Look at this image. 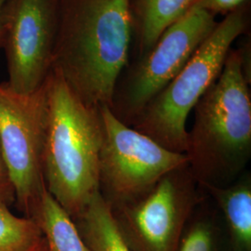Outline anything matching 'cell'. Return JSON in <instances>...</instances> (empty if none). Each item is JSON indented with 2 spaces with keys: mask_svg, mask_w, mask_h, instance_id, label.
<instances>
[{
  "mask_svg": "<svg viewBox=\"0 0 251 251\" xmlns=\"http://www.w3.org/2000/svg\"><path fill=\"white\" fill-rule=\"evenodd\" d=\"M131 24L129 0H61L52 68L86 104L112 107Z\"/></svg>",
  "mask_w": 251,
  "mask_h": 251,
  "instance_id": "6da1fadb",
  "label": "cell"
},
{
  "mask_svg": "<svg viewBox=\"0 0 251 251\" xmlns=\"http://www.w3.org/2000/svg\"><path fill=\"white\" fill-rule=\"evenodd\" d=\"M48 116L43 152L46 188L74 219L100 192L103 124L52 68L46 79Z\"/></svg>",
  "mask_w": 251,
  "mask_h": 251,
  "instance_id": "7a4b0ae2",
  "label": "cell"
},
{
  "mask_svg": "<svg viewBox=\"0 0 251 251\" xmlns=\"http://www.w3.org/2000/svg\"><path fill=\"white\" fill-rule=\"evenodd\" d=\"M242 54L230 51L224 68L194 108L185 154L200 186H226L251 156V100Z\"/></svg>",
  "mask_w": 251,
  "mask_h": 251,
  "instance_id": "3957f363",
  "label": "cell"
},
{
  "mask_svg": "<svg viewBox=\"0 0 251 251\" xmlns=\"http://www.w3.org/2000/svg\"><path fill=\"white\" fill-rule=\"evenodd\" d=\"M245 28L242 10L230 12L177 75L147 104L131 126L172 152L185 153L188 116L219 77L231 46Z\"/></svg>",
  "mask_w": 251,
  "mask_h": 251,
  "instance_id": "277c9868",
  "label": "cell"
},
{
  "mask_svg": "<svg viewBox=\"0 0 251 251\" xmlns=\"http://www.w3.org/2000/svg\"><path fill=\"white\" fill-rule=\"evenodd\" d=\"M48 116L45 83L30 94L0 83V149L15 188V206L33 218L45 193L43 152Z\"/></svg>",
  "mask_w": 251,
  "mask_h": 251,
  "instance_id": "5b68a950",
  "label": "cell"
},
{
  "mask_svg": "<svg viewBox=\"0 0 251 251\" xmlns=\"http://www.w3.org/2000/svg\"><path fill=\"white\" fill-rule=\"evenodd\" d=\"M205 201L188 165L164 176L142 196L111 207L132 251H176L191 216Z\"/></svg>",
  "mask_w": 251,
  "mask_h": 251,
  "instance_id": "8992f818",
  "label": "cell"
},
{
  "mask_svg": "<svg viewBox=\"0 0 251 251\" xmlns=\"http://www.w3.org/2000/svg\"><path fill=\"white\" fill-rule=\"evenodd\" d=\"M103 139L100 155V193L118 206L142 196L168 173L188 165L172 152L121 121L109 106L100 107Z\"/></svg>",
  "mask_w": 251,
  "mask_h": 251,
  "instance_id": "52a82bcc",
  "label": "cell"
},
{
  "mask_svg": "<svg viewBox=\"0 0 251 251\" xmlns=\"http://www.w3.org/2000/svg\"><path fill=\"white\" fill-rule=\"evenodd\" d=\"M216 25L212 13L193 6L168 27L114 97L113 113L131 126L147 104L183 68Z\"/></svg>",
  "mask_w": 251,
  "mask_h": 251,
  "instance_id": "ba28073f",
  "label": "cell"
},
{
  "mask_svg": "<svg viewBox=\"0 0 251 251\" xmlns=\"http://www.w3.org/2000/svg\"><path fill=\"white\" fill-rule=\"evenodd\" d=\"M61 0H8L3 12L4 49L15 92L38 90L53 66Z\"/></svg>",
  "mask_w": 251,
  "mask_h": 251,
  "instance_id": "9c48e42d",
  "label": "cell"
},
{
  "mask_svg": "<svg viewBox=\"0 0 251 251\" xmlns=\"http://www.w3.org/2000/svg\"><path fill=\"white\" fill-rule=\"evenodd\" d=\"M213 198L225 220L231 251H251V177L245 173L226 186H200Z\"/></svg>",
  "mask_w": 251,
  "mask_h": 251,
  "instance_id": "30bf717a",
  "label": "cell"
},
{
  "mask_svg": "<svg viewBox=\"0 0 251 251\" xmlns=\"http://www.w3.org/2000/svg\"><path fill=\"white\" fill-rule=\"evenodd\" d=\"M73 221L90 251H132L117 229L111 206L100 192Z\"/></svg>",
  "mask_w": 251,
  "mask_h": 251,
  "instance_id": "8fae6325",
  "label": "cell"
},
{
  "mask_svg": "<svg viewBox=\"0 0 251 251\" xmlns=\"http://www.w3.org/2000/svg\"><path fill=\"white\" fill-rule=\"evenodd\" d=\"M33 219L45 237L47 251H90L72 218L46 190Z\"/></svg>",
  "mask_w": 251,
  "mask_h": 251,
  "instance_id": "7c38bea8",
  "label": "cell"
},
{
  "mask_svg": "<svg viewBox=\"0 0 251 251\" xmlns=\"http://www.w3.org/2000/svg\"><path fill=\"white\" fill-rule=\"evenodd\" d=\"M198 0H141V45L145 52L163 32L181 18Z\"/></svg>",
  "mask_w": 251,
  "mask_h": 251,
  "instance_id": "4fadbf2b",
  "label": "cell"
},
{
  "mask_svg": "<svg viewBox=\"0 0 251 251\" xmlns=\"http://www.w3.org/2000/svg\"><path fill=\"white\" fill-rule=\"evenodd\" d=\"M203 203L191 216L176 251H228L215 212L203 207Z\"/></svg>",
  "mask_w": 251,
  "mask_h": 251,
  "instance_id": "5bb4252c",
  "label": "cell"
},
{
  "mask_svg": "<svg viewBox=\"0 0 251 251\" xmlns=\"http://www.w3.org/2000/svg\"><path fill=\"white\" fill-rule=\"evenodd\" d=\"M42 236L33 219L15 216L0 205V251H28Z\"/></svg>",
  "mask_w": 251,
  "mask_h": 251,
  "instance_id": "9a60e30c",
  "label": "cell"
},
{
  "mask_svg": "<svg viewBox=\"0 0 251 251\" xmlns=\"http://www.w3.org/2000/svg\"><path fill=\"white\" fill-rule=\"evenodd\" d=\"M15 199L14 184L0 149V205L9 207L15 204Z\"/></svg>",
  "mask_w": 251,
  "mask_h": 251,
  "instance_id": "2e32d148",
  "label": "cell"
},
{
  "mask_svg": "<svg viewBox=\"0 0 251 251\" xmlns=\"http://www.w3.org/2000/svg\"><path fill=\"white\" fill-rule=\"evenodd\" d=\"M248 0H198L194 6L205 9L210 13L233 12Z\"/></svg>",
  "mask_w": 251,
  "mask_h": 251,
  "instance_id": "e0dca14e",
  "label": "cell"
},
{
  "mask_svg": "<svg viewBox=\"0 0 251 251\" xmlns=\"http://www.w3.org/2000/svg\"><path fill=\"white\" fill-rule=\"evenodd\" d=\"M8 0H0V49H2L4 43V22H3V12L4 7Z\"/></svg>",
  "mask_w": 251,
  "mask_h": 251,
  "instance_id": "ac0fdd59",
  "label": "cell"
},
{
  "mask_svg": "<svg viewBox=\"0 0 251 251\" xmlns=\"http://www.w3.org/2000/svg\"><path fill=\"white\" fill-rule=\"evenodd\" d=\"M48 247H47V242H46L45 237L42 236L37 242L28 251H47Z\"/></svg>",
  "mask_w": 251,
  "mask_h": 251,
  "instance_id": "d6986e66",
  "label": "cell"
}]
</instances>
